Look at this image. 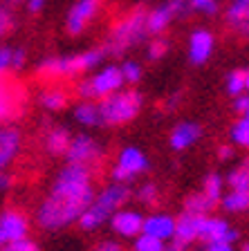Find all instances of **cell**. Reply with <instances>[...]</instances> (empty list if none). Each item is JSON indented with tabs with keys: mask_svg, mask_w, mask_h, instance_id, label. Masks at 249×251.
<instances>
[{
	"mask_svg": "<svg viewBox=\"0 0 249 251\" xmlns=\"http://www.w3.org/2000/svg\"><path fill=\"white\" fill-rule=\"evenodd\" d=\"M200 240L207 242H236L238 240V231L231 229V226L224 222L222 218H211V215H204L202 225H200Z\"/></svg>",
	"mask_w": 249,
	"mask_h": 251,
	"instance_id": "obj_15",
	"label": "cell"
},
{
	"mask_svg": "<svg viewBox=\"0 0 249 251\" xmlns=\"http://www.w3.org/2000/svg\"><path fill=\"white\" fill-rule=\"evenodd\" d=\"M204 251H234V242H224V240H218V242H207Z\"/></svg>",
	"mask_w": 249,
	"mask_h": 251,
	"instance_id": "obj_39",
	"label": "cell"
},
{
	"mask_svg": "<svg viewBox=\"0 0 249 251\" xmlns=\"http://www.w3.org/2000/svg\"><path fill=\"white\" fill-rule=\"evenodd\" d=\"M224 184H227V179H222V175H218V173H209L207 177H204V182H202V191L213 200V202L220 204V200L224 198Z\"/></svg>",
	"mask_w": 249,
	"mask_h": 251,
	"instance_id": "obj_27",
	"label": "cell"
},
{
	"mask_svg": "<svg viewBox=\"0 0 249 251\" xmlns=\"http://www.w3.org/2000/svg\"><path fill=\"white\" fill-rule=\"evenodd\" d=\"M23 99H25V92L16 83H9V81L2 83V88H0V126L9 124L21 112Z\"/></svg>",
	"mask_w": 249,
	"mask_h": 251,
	"instance_id": "obj_14",
	"label": "cell"
},
{
	"mask_svg": "<svg viewBox=\"0 0 249 251\" xmlns=\"http://www.w3.org/2000/svg\"><path fill=\"white\" fill-rule=\"evenodd\" d=\"M104 5V0H77L72 9L68 11V21H65V29L72 36H79L90 23L94 21V16L99 14Z\"/></svg>",
	"mask_w": 249,
	"mask_h": 251,
	"instance_id": "obj_11",
	"label": "cell"
},
{
	"mask_svg": "<svg viewBox=\"0 0 249 251\" xmlns=\"http://www.w3.org/2000/svg\"><path fill=\"white\" fill-rule=\"evenodd\" d=\"M216 47V38L209 29H195L189 38V58L193 65H202L209 61Z\"/></svg>",
	"mask_w": 249,
	"mask_h": 251,
	"instance_id": "obj_16",
	"label": "cell"
},
{
	"mask_svg": "<svg viewBox=\"0 0 249 251\" xmlns=\"http://www.w3.org/2000/svg\"><path fill=\"white\" fill-rule=\"evenodd\" d=\"M216 206H218V202H213L204 191L191 193L184 200V211H187V213H195V215H209Z\"/></svg>",
	"mask_w": 249,
	"mask_h": 251,
	"instance_id": "obj_24",
	"label": "cell"
},
{
	"mask_svg": "<svg viewBox=\"0 0 249 251\" xmlns=\"http://www.w3.org/2000/svg\"><path fill=\"white\" fill-rule=\"evenodd\" d=\"M23 0H9V5H21Z\"/></svg>",
	"mask_w": 249,
	"mask_h": 251,
	"instance_id": "obj_47",
	"label": "cell"
},
{
	"mask_svg": "<svg viewBox=\"0 0 249 251\" xmlns=\"http://www.w3.org/2000/svg\"><path fill=\"white\" fill-rule=\"evenodd\" d=\"M130 195H133V191H130L128 184L114 182L112 179V182L106 184V186L94 195L92 204L85 209V213L79 220V226H81L83 231H97L99 226H104L106 222H110V218H112L117 211L124 209L126 202L130 200Z\"/></svg>",
	"mask_w": 249,
	"mask_h": 251,
	"instance_id": "obj_2",
	"label": "cell"
},
{
	"mask_svg": "<svg viewBox=\"0 0 249 251\" xmlns=\"http://www.w3.org/2000/svg\"><path fill=\"white\" fill-rule=\"evenodd\" d=\"M126 78L124 74H121V68H117V65H108V68L99 70L97 74H92L90 78H83L81 83L77 85V94L81 97V99H106V97H110V94L119 92L121 88H124Z\"/></svg>",
	"mask_w": 249,
	"mask_h": 251,
	"instance_id": "obj_6",
	"label": "cell"
},
{
	"mask_svg": "<svg viewBox=\"0 0 249 251\" xmlns=\"http://www.w3.org/2000/svg\"><path fill=\"white\" fill-rule=\"evenodd\" d=\"M144 215L135 209H119L117 213L110 218V229L121 238H137L139 233H144Z\"/></svg>",
	"mask_w": 249,
	"mask_h": 251,
	"instance_id": "obj_13",
	"label": "cell"
},
{
	"mask_svg": "<svg viewBox=\"0 0 249 251\" xmlns=\"http://www.w3.org/2000/svg\"><path fill=\"white\" fill-rule=\"evenodd\" d=\"M243 251H249V245H247V247H245V249H243Z\"/></svg>",
	"mask_w": 249,
	"mask_h": 251,
	"instance_id": "obj_50",
	"label": "cell"
},
{
	"mask_svg": "<svg viewBox=\"0 0 249 251\" xmlns=\"http://www.w3.org/2000/svg\"><path fill=\"white\" fill-rule=\"evenodd\" d=\"M141 105H144V97L137 90H124V92H114L106 99H101L99 108H101V117H104V126H124L130 124L139 115Z\"/></svg>",
	"mask_w": 249,
	"mask_h": 251,
	"instance_id": "obj_5",
	"label": "cell"
},
{
	"mask_svg": "<svg viewBox=\"0 0 249 251\" xmlns=\"http://www.w3.org/2000/svg\"><path fill=\"white\" fill-rule=\"evenodd\" d=\"M29 235V218L18 209H5L0 213V247L23 240Z\"/></svg>",
	"mask_w": 249,
	"mask_h": 251,
	"instance_id": "obj_10",
	"label": "cell"
},
{
	"mask_svg": "<svg viewBox=\"0 0 249 251\" xmlns=\"http://www.w3.org/2000/svg\"><path fill=\"white\" fill-rule=\"evenodd\" d=\"M227 92L231 97H238L247 90V76H245V70H234V72L227 74Z\"/></svg>",
	"mask_w": 249,
	"mask_h": 251,
	"instance_id": "obj_29",
	"label": "cell"
},
{
	"mask_svg": "<svg viewBox=\"0 0 249 251\" xmlns=\"http://www.w3.org/2000/svg\"><path fill=\"white\" fill-rule=\"evenodd\" d=\"M14 186V175L7 171H0V191H9Z\"/></svg>",
	"mask_w": 249,
	"mask_h": 251,
	"instance_id": "obj_41",
	"label": "cell"
},
{
	"mask_svg": "<svg viewBox=\"0 0 249 251\" xmlns=\"http://www.w3.org/2000/svg\"><path fill=\"white\" fill-rule=\"evenodd\" d=\"M234 110H236V112H240V115H245V112L249 110V94L247 92L234 97Z\"/></svg>",
	"mask_w": 249,
	"mask_h": 251,
	"instance_id": "obj_38",
	"label": "cell"
},
{
	"mask_svg": "<svg viewBox=\"0 0 249 251\" xmlns=\"http://www.w3.org/2000/svg\"><path fill=\"white\" fill-rule=\"evenodd\" d=\"M94 251H124V249H121V245L117 240H101Z\"/></svg>",
	"mask_w": 249,
	"mask_h": 251,
	"instance_id": "obj_40",
	"label": "cell"
},
{
	"mask_svg": "<svg viewBox=\"0 0 249 251\" xmlns=\"http://www.w3.org/2000/svg\"><path fill=\"white\" fill-rule=\"evenodd\" d=\"M106 151L94 137L90 135H74L68 152H65V162L68 164H81L88 168H97L104 162Z\"/></svg>",
	"mask_w": 249,
	"mask_h": 251,
	"instance_id": "obj_8",
	"label": "cell"
},
{
	"mask_svg": "<svg viewBox=\"0 0 249 251\" xmlns=\"http://www.w3.org/2000/svg\"><path fill=\"white\" fill-rule=\"evenodd\" d=\"M148 11L144 7H137L130 14H126L117 25L112 27L108 41L104 45V52L108 56H119V54L133 50L135 45H139L146 36H148Z\"/></svg>",
	"mask_w": 249,
	"mask_h": 251,
	"instance_id": "obj_4",
	"label": "cell"
},
{
	"mask_svg": "<svg viewBox=\"0 0 249 251\" xmlns=\"http://www.w3.org/2000/svg\"><path fill=\"white\" fill-rule=\"evenodd\" d=\"M177 103H180V94H173V97H168V99L164 101V110L166 112H171V110H175Z\"/></svg>",
	"mask_w": 249,
	"mask_h": 251,
	"instance_id": "obj_44",
	"label": "cell"
},
{
	"mask_svg": "<svg viewBox=\"0 0 249 251\" xmlns=\"http://www.w3.org/2000/svg\"><path fill=\"white\" fill-rule=\"evenodd\" d=\"M43 5H45V0H27V7H29L31 14H34V11H41Z\"/></svg>",
	"mask_w": 249,
	"mask_h": 251,
	"instance_id": "obj_46",
	"label": "cell"
},
{
	"mask_svg": "<svg viewBox=\"0 0 249 251\" xmlns=\"http://www.w3.org/2000/svg\"><path fill=\"white\" fill-rule=\"evenodd\" d=\"M9 70H14V50L11 47H0V78Z\"/></svg>",
	"mask_w": 249,
	"mask_h": 251,
	"instance_id": "obj_36",
	"label": "cell"
},
{
	"mask_svg": "<svg viewBox=\"0 0 249 251\" xmlns=\"http://www.w3.org/2000/svg\"><path fill=\"white\" fill-rule=\"evenodd\" d=\"M121 74H124L126 83H137L141 78V65L137 61H124L121 65Z\"/></svg>",
	"mask_w": 249,
	"mask_h": 251,
	"instance_id": "obj_32",
	"label": "cell"
},
{
	"mask_svg": "<svg viewBox=\"0 0 249 251\" xmlns=\"http://www.w3.org/2000/svg\"><path fill=\"white\" fill-rule=\"evenodd\" d=\"M231 157H234V148L231 146H220L218 148V159H231Z\"/></svg>",
	"mask_w": 249,
	"mask_h": 251,
	"instance_id": "obj_43",
	"label": "cell"
},
{
	"mask_svg": "<svg viewBox=\"0 0 249 251\" xmlns=\"http://www.w3.org/2000/svg\"><path fill=\"white\" fill-rule=\"evenodd\" d=\"M0 251H41L38 245L29 238H23V240H14V242H7L5 247H0Z\"/></svg>",
	"mask_w": 249,
	"mask_h": 251,
	"instance_id": "obj_34",
	"label": "cell"
},
{
	"mask_svg": "<svg viewBox=\"0 0 249 251\" xmlns=\"http://www.w3.org/2000/svg\"><path fill=\"white\" fill-rule=\"evenodd\" d=\"M243 117H245V119H249V110H247V112H245V115H243Z\"/></svg>",
	"mask_w": 249,
	"mask_h": 251,
	"instance_id": "obj_49",
	"label": "cell"
},
{
	"mask_svg": "<svg viewBox=\"0 0 249 251\" xmlns=\"http://www.w3.org/2000/svg\"><path fill=\"white\" fill-rule=\"evenodd\" d=\"M175 226H177V218H173L168 213H151L144 220V233L160 238L164 242H171L175 238Z\"/></svg>",
	"mask_w": 249,
	"mask_h": 251,
	"instance_id": "obj_17",
	"label": "cell"
},
{
	"mask_svg": "<svg viewBox=\"0 0 249 251\" xmlns=\"http://www.w3.org/2000/svg\"><path fill=\"white\" fill-rule=\"evenodd\" d=\"M224 23L238 36L249 38V0H234L224 11Z\"/></svg>",
	"mask_w": 249,
	"mask_h": 251,
	"instance_id": "obj_20",
	"label": "cell"
},
{
	"mask_svg": "<svg viewBox=\"0 0 249 251\" xmlns=\"http://www.w3.org/2000/svg\"><path fill=\"white\" fill-rule=\"evenodd\" d=\"M229 137L234 141L236 146L240 148H249V119H240L231 126V130H229Z\"/></svg>",
	"mask_w": 249,
	"mask_h": 251,
	"instance_id": "obj_28",
	"label": "cell"
},
{
	"mask_svg": "<svg viewBox=\"0 0 249 251\" xmlns=\"http://www.w3.org/2000/svg\"><path fill=\"white\" fill-rule=\"evenodd\" d=\"M245 76H247V90H249V70H245Z\"/></svg>",
	"mask_w": 249,
	"mask_h": 251,
	"instance_id": "obj_48",
	"label": "cell"
},
{
	"mask_svg": "<svg viewBox=\"0 0 249 251\" xmlns=\"http://www.w3.org/2000/svg\"><path fill=\"white\" fill-rule=\"evenodd\" d=\"M23 135L16 126H0V171H7L21 155Z\"/></svg>",
	"mask_w": 249,
	"mask_h": 251,
	"instance_id": "obj_12",
	"label": "cell"
},
{
	"mask_svg": "<svg viewBox=\"0 0 249 251\" xmlns=\"http://www.w3.org/2000/svg\"><path fill=\"white\" fill-rule=\"evenodd\" d=\"M74 121L81 124L83 128H99V126H104V117H101L99 103H94L90 99H83L74 108Z\"/></svg>",
	"mask_w": 249,
	"mask_h": 251,
	"instance_id": "obj_22",
	"label": "cell"
},
{
	"mask_svg": "<svg viewBox=\"0 0 249 251\" xmlns=\"http://www.w3.org/2000/svg\"><path fill=\"white\" fill-rule=\"evenodd\" d=\"M166 52H168V43H166V38H153L151 45H148V58H151V61L164 58Z\"/></svg>",
	"mask_w": 249,
	"mask_h": 251,
	"instance_id": "obj_33",
	"label": "cell"
},
{
	"mask_svg": "<svg viewBox=\"0 0 249 251\" xmlns=\"http://www.w3.org/2000/svg\"><path fill=\"white\" fill-rule=\"evenodd\" d=\"M191 11V2L189 0H168L166 5H160L157 9L148 11V34H157L160 36L166 27L171 25L175 16H187Z\"/></svg>",
	"mask_w": 249,
	"mask_h": 251,
	"instance_id": "obj_9",
	"label": "cell"
},
{
	"mask_svg": "<svg viewBox=\"0 0 249 251\" xmlns=\"http://www.w3.org/2000/svg\"><path fill=\"white\" fill-rule=\"evenodd\" d=\"M204 215H195V213H184L177 218V226H175V238L173 240L180 245H191V242L200 240V225H202Z\"/></svg>",
	"mask_w": 249,
	"mask_h": 251,
	"instance_id": "obj_21",
	"label": "cell"
},
{
	"mask_svg": "<svg viewBox=\"0 0 249 251\" xmlns=\"http://www.w3.org/2000/svg\"><path fill=\"white\" fill-rule=\"evenodd\" d=\"M11 29H14V16L9 14L7 7H0V38L9 34Z\"/></svg>",
	"mask_w": 249,
	"mask_h": 251,
	"instance_id": "obj_37",
	"label": "cell"
},
{
	"mask_svg": "<svg viewBox=\"0 0 249 251\" xmlns=\"http://www.w3.org/2000/svg\"><path fill=\"white\" fill-rule=\"evenodd\" d=\"M70 144H72V132L65 126H50L43 135V148L47 155L65 157Z\"/></svg>",
	"mask_w": 249,
	"mask_h": 251,
	"instance_id": "obj_19",
	"label": "cell"
},
{
	"mask_svg": "<svg viewBox=\"0 0 249 251\" xmlns=\"http://www.w3.org/2000/svg\"><path fill=\"white\" fill-rule=\"evenodd\" d=\"M191 2V11H200L204 16H213L218 11V2L216 0H189Z\"/></svg>",
	"mask_w": 249,
	"mask_h": 251,
	"instance_id": "obj_35",
	"label": "cell"
},
{
	"mask_svg": "<svg viewBox=\"0 0 249 251\" xmlns=\"http://www.w3.org/2000/svg\"><path fill=\"white\" fill-rule=\"evenodd\" d=\"M104 56H106L104 47L88 50V52H81V54H72V56H47L38 63L36 72L45 81H68V78H74L79 74L97 68Z\"/></svg>",
	"mask_w": 249,
	"mask_h": 251,
	"instance_id": "obj_3",
	"label": "cell"
},
{
	"mask_svg": "<svg viewBox=\"0 0 249 251\" xmlns=\"http://www.w3.org/2000/svg\"><path fill=\"white\" fill-rule=\"evenodd\" d=\"M137 200H139L141 204H146V206H153V204L160 200V188H157V184L153 182H146L141 184L139 188H137Z\"/></svg>",
	"mask_w": 249,
	"mask_h": 251,
	"instance_id": "obj_31",
	"label": "cell"
},
{
	"mask_svg": "<svg viewBox=\"0 0 249 251\" xmlns=\"http://www.w3.org/2000/svg\"><path fill=\"white\" fill-rule=\"evenodd\" d=\"M166 242L160 238H153L148 233H139L133 242V251H164Z\"/></svg>",
	"mask_w": 249,
	"mask_h": 251,
	"instance_id": "obj_30",
	"label": "cell"
},
{
	"mask_svg": "<svg viewBox=\"0 0 249 251\" xmlns=\"http://www.w3.org/2000/svg\"><path fill=\"white\" fill-rule=\"evenodd\" d=\"M23 65H25V50H14V72L23 70Z\"/></svg>",
	"mask_w": 249,
	"mask_h": 251,
	"instance_id": "obj_42",
	"label": "cell"
},
{
	"mask_svg": "<svg viewBox=\"0 0 249 251\" xmlns=\"http://www.w3.org/2000/svg\"><path fill=\"white\" fill-rule=\"evenodd\" d=\"M227 184L229 188H236V191H249V159H243L234 171L229 173Z\"/></svg>",
	"mask_w": 249,
	"mask_h": 251,
	"instance_id": "obj_26",
	"label": "cell"
},
{
	"mask_svg": "<svg viewBox=\"0 0 249 251\" xmlns=\"http://www.w3.org/2000/svg\"><path fill=\"white\" fill-rule=\"evenodd\" d=\"M94 195L97 193L92 186V168L65 164L38 204L36 225L45 231H61L70 225H79Z\"/></svg>",
	"mask_w": 249,
	"mask_h": 251,
	"instance_id": "obj_1",
	"label": "cell"
},
{
	"mask_svg": "<svg viewBox=\"0 0 249 251\" xmlns=\"http://www.w3.org/2000/svg\"><path fill=\"white\" fill-rule=\"evenodd\" d=\"M38 103L47 112H58V110H63L68 105V92L61 85H47L41 92V97H38Z\"/></svg>",
	"mask_w": 249,
	"mask_h": 251,
	"instance_id": "obj_23",
	"label": "cell"
},
{
	"mask_svg": "<svg viewBox=\"0 0 249 251\" xmlns=\"http://www.w3.org/2000/svg\"><path fill=\"white\" fill-rule=\"evenodd\" d=\"M202 137V126L200 124H193V121H182L173 128L171 137H168V144H171L173 151L182 152V151H189V148L200 141Z\"/></svg>",
	"mask_w": 249,
	"mask_h": 251,
	"instance_id": "obj_18",
	"label": "cell"
},
{
	"mask_svg": "<svg viewBox=\"0 0 249 251\" xmlns=\"http://www.w3.org/2000/svg\"><path fill=\"white\" fill-rule=\"evenodd\" d=\"M2 83H5V81H0V88H2Z\"/></svg>",
	"mask_w": 249,
	"mask_h": 251,
	"instance_id": "obj_51",
	"label": "cell"
},
{
	"mask_svg": "<svg viewBox=\"0 0 249 251\" xmlns=\"http://www.w3.org/2000/svg\"><path fill=\"white\" fill-rule=\"evenodd\" d=\"M164 251H189V247L187 245H180V242H175V240H171L168 245L164 247Z\"/></svg>",
	"mask_w": 249,
	"mask_h": 251,
	"instance_id": "obj_45",
	"label": "cell"
},
{
	"mask_svg": "<svg viewBox=\"0 0 249 251\" xmlns=\"http://www.w3.org/2000/svg\"><path fill=\"white\" fill-rule=\"evenodd\" d=\"M148 171V157L141 148L137 146H124L117 152L112 166V179L114 182L130 184L135 177H139L141 173Z\"/></svg>",
	"mask_w": 249,
	"mask_h": 251,
	"instance_id": "obj_7",
	"label": "cell"
},
{
	"mask_svg": "<svg viewBox=\"0 0 249 251\" xmlns=\"http://www.w3.org/2000/svg\"><path fill=\"white\" fill-rule=\"evenodd\" d=\"M220 204H222V209L227 211V213H243V211H249V191H236V188H231V191L220 200Z\"/></svg>",
	"mask_w": 249,
	"mask_h": 251,
	"instance_id": "obj_25",
	"label": "cell"
}]
</instances>
